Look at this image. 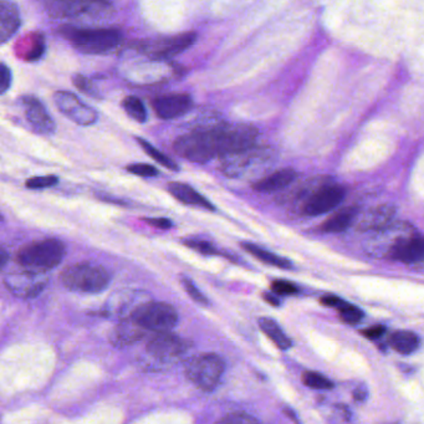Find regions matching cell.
I'll list each match as a JSON object with an SVG mask.
<instances>
[{
    "label": "cell",
    "instance_id": "6da1fadb",
    "mask_svg": "<svg viewBox=\"0 0 424 424\" xmlns=\"http://www.w3.org/2000/svg\"><path fill=\"white\" fill-rule=\"evenodd\" d=\"M257 132L249 125L218 126L210 130H198L176 139L174 151L187 161L205 163L214 157L235 153L255 146Z\"/></svg>",
    "mask_w": 424,
    "mask_h": 424
},
{
    "label": "cell",
    "instance_id": "7a4b0ae2",
    "mask_svg": "<svg viewBox=\"0 0 424 424\" xmlns=\"http://www.w3.org/2000/svg\"><path fill=\"white\" fill-rule=\"evenodd\" d=\"M59 33L85 54L106 53L117 48L122 40L120 31L116 29H83L66 25Z\"/></svg>",
    "mask_w": 424,
    "mask_h": 424
},
{
    "label": "cell",
    "instance_id": "3957f363",
    "mask_svg": "<svg viewBox=\"0 0 424 424\" xmlns=\"http://www.w3.org/2000/svg\"><path fill=\"white\" fill-rule=\"evenodd\" d=\"M65 257V245L58 239H45L25 245L17 257L24 269L46 273L60 265Z\"/></svg>",
    "mask_w": 424,
    "mask_h": 424
},
{
    "label": "cell",
    "instance_id": "277c9868",
    "mask_svg": "<svg viewBox=\"0 0 424 424\" xmlns=\"http://www.w3.org/2000/svg\"><path fill=\"white\" fill-rule=\"evenodd\" d=\"M61 282L66 289L76 293H100L108 287L110 274L101 265L74 264L62 270Z\"/></svg>",
    "mask_w": 424,
    "mask_h": 424
},
{
    "label": "cell",
    "instance_id": "5b68a950",
    "mask_svg": "<svg viewBox=\"0 0 424 424\" xmlns=\"http://www.w3.org/2000/svg\"><path fill=\"white\" fill-rule=\"evenodd\" d=\"M130 316L147 331L168 332L178 323V314L172 305L151 301L138 305Z\"/></svg>",
    "mask_w": 424,
    "mask_h": 424
},
{
    "label": "cell",
    "instance_id": "8992f818",
    "mask_svg": "<svg viewBox=\"0 0 424 424\" xmlns=\"http://www.w3.org/2000/svg\"><path fill=\"white\" fill-rule=\"evenodd\" d=\"M226 364L214 353H203L189 359L185 364V375L198 389L213 391L221 382Z\"/></svg>",
    "mask_w": 424,
    "mask_h": 424
},
{
    "label": "cell",
    "instance_id": "52a82bcc",
    "mask_svg": "<svg viewBox=\"0 0 424 424\" xmlns=\"http://www.w3.org/2000/svg\"><path fill=\"white\" fill-rule=\"evenodd\" d=\"M271 158L273 151L270 149L253 146L251 149L221 157V169L227 177L239 178L269 163Z\"/></svg>",
    "mask_w": 424,
    "mask_h": 424
},
{
    "label": "cell",
    "instance_id": "ba28073f",
    "mask_svg": "<svg viewBox=\"0 0 424 424\" xmlns=\"http://www.w3.org/2000/svg\"><path fill=\"white\" fill-rule=\"evenodd\" d=\"M45 273L25 269L24 271H12L4 278V284L10 293L22 299L35 298L48 284Z\"/></svg>",
    "mask_w": 424,
    "mask_h": 424
},
{
    "label": "cell",
    "instance_id": "9c48e42d",
    "mask_svg": "<svg viewBox=\"0 0 424 424\" xmlns=\"http://www.w3.org/2000/svg\"><path fill=\"white\" fill-rule=\"evenodd\" d=\"M197 35L194 33H185L180 35L162 37L155 40L139 42L138 49L152 59H171L189 48L196 42Z\"/></svg>",
    "mask_w": 424,
    "mask_h": 424
},
{
    "label": "cell",
    "instance_id": "30bf717a",
    "mask_svg": "<svg viewBox=\"0 0 424 424\" xmlns=\"http://www.w3.org/2000/svg\"><path fill=\"white\" fill-rule=\"evenodd\" d=\"M54 102L61 114L69 120L80 126L94 125L99 115L94 108L81 101L78 96L67 91H58L54 94Z\"/></svg>",
    "mask_w": 424,
    "mask_h": 424
},
{
    "label": "cell",
    "instance_id": "8fae6325",
    "mask_svg": "<svg viewBox=\"0 0 424 424\" xmlns=\"http://www.w3.org/2000/svg\"><path fill=\"white\" fill-rule=\"evenodd\" d=\"M345 198V189L334 182L325 185L317 191L312 197L303 205V210L306 215L326 214L336 208Z\"/></svg>",
    "mask_w": 424,
    "mask_h": 424
},
{
    "label": "cell",
    "instance_id": "7c38bea8",
    "mask_svg": "<svg viewBox=\"0 0 424 424\" xmlns=\"http://www.w3.org/2000/svg\"><path fill=\"white\" fill-rule=\"evenodd\" d=\"M187 342L178 336L168 332H160L155 334L150 342L147 344V353L152 357L161 361H169L174 357H178L180 355L187 350Z\"/></svg>",
    "mask_w": 424,
    "mask_h": 424
},
{
    "label": "cell",
    "instance_id": "4fadbf2b",
    "mask_svg": "<svg viewBox=\"0 0 424 424\" xmlns=\"http://www.w3.org/2000/svg\"><path fill=\"white\" fill-rule=\"evenodd\" d=\"M193 106L191 96L185 94L160 96L152 101V108L158 117L173 120L187 114Z\"/></svg>",
    "mask_w": 424,
    "mask_h": 424
},
{
    "label": "cell",
    "instance_id": "5bb4252c",
    "mask_svg": "<svg viewBox=\"0 0 424 424\" xmlns=\"http://www.w3.org/2000/svg\"><path fill=\"white\" fill-rule=\"evenodd\" d=\"M23 102L26 120L36 132L42 135H50L55 131V122L42 102L33 97H25Z\"/></svg>",
    "mask_w": 424,
    "mask_h": 424
},
{
    "label": "cell",
    "instance_id": "9a60e30c",
    "mask_svg": "<svg viewBox=\"0 0 424 424\" xmlns=\"http://www.w3.org/2000/svg\"><path fill=\"white\" fill-rule=\"evenodd\" d=\"M396 214V208L389 204L377 205L367 213L362 215V218L357 223V228L361 232H380L393 221Z\"/></svg>",
    "mask_w": 424,
    "mask_h": 424
},
{
    "label": "cell",
    "instance_id": "2e32d148",
    "mask_svg": "<svg viewBox=\"0 0 424 424\" xmlns=\"http://www.w3.org/2000/svg\"><path fill=\"white\" fill-rule=\"evenodd\" d=\"M389 257L402 263L413 264L424 259V238L416 234L407 237L394 246Z\"/></svg>",
    "mask_w": 424,
    "mask_h": 424
},
{
    "label": "cell",
    "instance_id": "e0dca14e",
    "mask_svg": "<svg viewBox=\"0 0 424 424\" xmlns=\"http://www.w3.org/2000/svg\"><path fill=\"white\" fill-rule=\"evenodd\" d=\"M168 191L180 203L196 205L207 210H215L214 204L196 191L193 187L182 182H172L168 185Z\"/></svg>",
    "mask_w": 424,
    "mask_h": 424
},
{
    "label": "cell",
    "instance_id": "ac0fdd59",
    "mask_svg": "<svg viewBox=\"0 0 424 424\" xmlns=\"http://www.w3.org/2000/svg\"><path fill=\"white\" fill-rule=\"evenodd\" d=\"M20 14L10 0L0 1V42H6L20 26Z\"/></svg>",
    "mask_w": 424,
    "mask_h": 424
},
{
    "label": "cell",
    "instance_id": "d6986e66",
    "mask_svg": "<svg viewBox=\"0 0 424 424\" xmlns=\"http://www.w3.org/2000/svg\"><path fill=\"white\" fill-rule=\"evenodd\" d=\"M146 331L131 316L127 317L115 328L111 341L115 346H127L142 339Z\"/></svg>",
    "mask_w": 424,
    "mask_h": 424
},
{
    "label": "cell",
    "instance_id": "ffe728a7",
    "mask_svg": "<svg viewBox=\"0 0 424 424\" xmlns=\"http://www.w3.org/2000/svg\"><path fill=\"white\" fill-rule=\"evenodd\" d=\"M295 178H296V172L294 169H290V168L280 169L278 172H274L270 176L264 177L262 180H257V183H254V185H253V188L257 192H262V193L281 191V189L287 188V185H291Z\"/></svg>",
    "mask_w": 424,
    "mask_h": 424
},
{
    "label": "cell",
    "instance_id": "44dd1931",
    "mask_svg": "<svg viewBox=\"0 0 424 424\" xmlns=\"http://www.w3.org/2000/svg\"><path fill=\"white\" fill-rule=\"evenodd\" d=\"M49 10L59 17H75L89 10L85 0H48Z\"/></svg>",
    "mask_w": 424,
    "mask_h": 424
},
{
    "label": "cell",
    "instance_id": "7402d4cb",
    "mask_svg": "<svg viewBox=\"0 0 424 424\" xmlns=\"http://www.w3.org/2000/svg\"><path fill=\"white\" fill-rule=\"evenodd\" d=\"M259 328L280 350H289L293 345L289 336L282 331L279 323L273 319H269V317L259 319Z\"/></svg>",
    "mask_w": 424,
    "mask_h": 424
},
{
    "label": "cell",
    "instance_id": "603a6c76",
    "mask_svg": "<svg viewBox=\"0 0 424 424\" xmlns=\"http://www.w3.org/2000/svg\"><path fill=\"white\" fill-rule=\"evenodd\" d=\"M243 249L251 253L253 257H257L260 262H263L265 264H269L276 268H280V269H291L293 268V264L291 262H289L285 257H279L271 251L264 249L262 246H259L257 244H253V243H243L241 244Z\"/></svg>",
    "mask_w": 424,
    "mask_h": 424
},
{
    "label": "cell",
    "instance_id": "cb8c5ba5",
    "mask_svg": "<svg viewBox=\"0 0 424 424\" xmlns=\"http://www.w3.org/2000/svg\"><path fill=\"white\" fill-rule=\"evenodd\" d=\"M389 345L400 355H411L418 350L421 340L411 331H397L389 337Z\"/></svg>",
    "mask_w": 424,
    "mask_h": 424
},
{
    "label": "cell",
    "instance_id": "d4e9b609",
    "mask_svg": "<svg viewBox=\"0 0 424 424\" xmlns=\"http://www.w3.org/2000/svg\"><path fill=\"white\" fill-rule=\"evenodd\" d=\"M356 217L355 208H344L331 215L328 221L323 224V229L328 233H341L351 226Z\"/></svg>",
    "mask_w": 424,
    "mask_h": 424
},
{
    "label": "cell",
    "instance_id": "484cf974",
    "mask_svg": "<svg viewBox=\"0 0 424 424\" xmlns=\"http://www.w3.org/2000/svg\"><path fill=\"white\" fill-rule=\"evenodd\" d=\"M137 141L139 146L144 149V152L150 155L151 158H153L155 162H158L160 164H162L163 167L168 168V169H171V171H176V172L180 171L178 164H177L169 155H164L161 151L157 150L155 146H152L150 142L144 141L142 138H137Z\"/></svg>",
    "mask_w": 424,
    "mask_h": 424
},
{
    "label": "cell",
    "instance_id": "4316f807",
    "mask_svg": "<svg viewBox=\"0 0 424 424\" xmlns=\"http://www.w3.org/2000/svg\"><path fill=\"white\" fill-rule=\"evenodd\" d=\"M122 108L126 114L132 117L133 120L144 124L147 120V110L144 108V102L136 96H128L122 102Z\"/></svg>",
    "mask_w": 424,
    "mask_h": 424
},
{
    "label": "cell",
    "instance_id": "83f0119b",
    "mask_svg": "<svg viewBox=\"0 0 424 424\" xmlns=\"http://www.w3.org/2000/svg\"><path fill=\"white\" fill-rule=\"evenodd\" d=\"M336 310L339 312L341 319L350 325L359 323L364 319V311L356 305L348 304L346 301H344Z\"/></svg>",
    "mask_w": 424,
    "mask_h": 424
},
{
    "label": "cell",
    "instance_id": "f1b7e54d",
    "mask_svg": "<svg viewBox=\"0 0 424 424\" xmlns=\"http://www.w3.org/2000/svg\"><path fill=\"white\" fill-rule=\"evenodd\" d=\"M303 382L312 389H334V383L328 377L323 376L317 372H306L303 376Z\"/></svg>",
    "mask_w": 424,
    "mask_h": 424
},
{
    "label": "cell",
    "instance_id": "f546056e",
    "mask_svg": "<svg viewBox=\"0 0 424 424\" xmlns=\"http://www.w3.org/2000/svg\"><path fill=\"white\" fill-rule=\"evenodd\" d=\"M188 248H191L194 251H197L202 255H218L219 251L215 248L214 245L203 239H187L183 240Z\"/></svg>",
    "mask_w": 424,
    "mask_h": 424
},
{
    "label": "cell",
    "instance_id": "4dcf8cb0",
    "mask_svg": "<svg viewBox=\"0 0 424 424\" xmlns=\"http://www.w3.org/2000/svg\"><path fill=\"white\" fill-rule=\"evenodd\" d=\"M180 281H182V285L185 287L187 294L191 296L192 300H194L198 304L207 305L210 303V300L207 299V296L196 287V284L189 278L183 276Z\"/></svg>",
    "mask_w": 424,
    "mask_h": 424
},
{
    "label": "cell",
    "instance_id": "1f68e13d",
    "mask_svg": "<svg viewBox=\"0 0 424 424\" xmlns=\"http://www.w3.org/2000/svg\"><path fill=\"white\" fill-rule=\"evenodd\" d=\"M58 182L59 180L56 176H39V177H33L31 180H26L25 185L29 189H44V188L53 187Z\"/></svg>",
    "mask_w": 424,
    "mask_h": 424
},
{
    "label": "cell",
    "instance_id": "d6a6232c",
    "mask_svg": "<svg viewBox=\"0 0 424 424\" xmlns=\"http://www.w3.org/2000/svg\"><path fill=\"white\" fill-rule=\"evenodd\" d=\"M127 171L139 177H155L160 173L155 166H151L147 163H133V164L127 166Z\"/></svg>",
    "mask_w": 424,
    "mask_h": 424
},
{
    "label": "cell",
    "instance_id": "836d02e7",
    "mask_svg": "<svg viewBox=\"0 0 424 424\" xmlns=\"http://www.w3.org/2000/svg\"><path fill=\"white\" fill-rule=\"evenodd\" d=\"M271 290L278 295H294L299 293V287L287 280H275L271 284Z\"/></svg>",
    "mask_w": 424,
    "mask_h": 424
},
{
    "label": "cell",
    "instance_id": "e575fe53",
    "mask_svg": "<svg viewBox=\"0 0 424 424\" xmlns=\"http://www.w3.org/2000/svg\"><path fill=\"white\" fill-rule=\"evenodd\" d=\"M45 51V42L42 35L36 36L35 40L33 42V46L28 51V55L25 56V59L28 61H35L42 58V54Z\"/></svg>",
    "mask_w": 424,
    "mask_h": 424
},
{
    "label": "cell",
    "instance_id": "d590c367",
    "mask_svg": "<svg viewBox=\"0 0 424 424\" xmlns=\"http://www.w3.org/2000/svg\"><path fill=\"white\" fill-rule=\"evenodd\" d=\"M221 423H257V419L244 412L232 413L224 418L219 419Z\"/></svg>",
    "mask_w": 424,
    "mask_h": 424
},
{
    "label": "cell",
    "instance_id": "8d00e7d4",
    "mask_svg": "<svg viewBox=\"0 0 424 424\" xmlns=\"http://www.w3.org/2000/svg\"><path fill=\"white\" fill-rule=\"evenodd\" d=\"M12 85V71L6 67V64L0 66V92L6 94Z\"/></svg>",
    "mask_w": 424,
    "mask_h": 424
},
{
    "label": "cell",
    "instance_id": "74e56055",
    "mask_svg": "<svg viewBox=\"0 0 424 424\" xmlns=\"http://www.w3.org/2000/svg\"><path fill=\"white\" fill-rule=\"evenodd\" d=\"M74 84L76 85V87H78L80 90L84 91L85 94L91 96H97L96 95V90L94 89L92 84H91L87 78H84V76H80V75L76 76V78H74Z\"/></svg>",
    "mask_w": 424,
    "mask_h": 424
},
{
    "label": "cell",
    "instance_id": "f35d334b",
    "mask_svg": "<svg viewBox=\"0 0 424 424\" xmlns=\"http://www.w3.org/2000/svg\"><path fill=\"white\" fill-rule=\"evenodd\" d=\"M144 221L149 223L152 227L158 228V229H162V230L171 229L172 224H173L172 221L168 219V218H146Z\"/></svg>",
    "mask_w": 424,
    "mask_h": 424
},
{
    "label": "cell",
    "instance_id": "ab89813d",
    "mask_svg": "<svg viewBox=\"0 0 424 424\" xmlns=\"http://www.w3.org/2000/svg\"><path fill=\"white\" fill-rule=\"evenodd\" d=\"M384 331H386V329L383 326H373V328L364 330L362 334H364V337H367V339L376 340V339H380L384 334Z\"/></svg>",
    "mask_w": 424,
    "mask_h": 424
},
{
    "label": "cell",
    "instance_id": "60d3db41",
    "mask_svg": "<svg viewBox=\"0 0 424 424\" xmlns=\"http://www.w3.org/2000/svg\"><path fill=\"white\" fill-rule=\"evenodd\" d=\"M344 301L345 300L341 299L336 295H326V296L321 298V304L328 306V307H334V309H337Z\"/></svg>",
    "mask_w": 424,
    "mask_h": 424
},
{
    "label": "cell",
    "instance_id": "b9f144b4",
    "mask_svg": "<svg viewBox=\"0 0 424 424\" xmlns=\"http://www.w3.org/2000/svg\"><path fill=\"white\" fill-rule=\"evenodd\" d=\"M263 298L266 303H269L273 306H279L280 305V300L278 298V294L264 293Z\"/></svg>",
    "mask_w": 424,
    "mask_h": 424
},
{
    "label": "cell",
    "instance_id": "7bdbcfd3",
    "mask_svg": "<svg viewBox=\"0 0 424 424\" xmlns=\"http://www.w3.org/2000/svg\"><path fill=\"white\" fill-rule=\"evenodd\" d=\"M353 397L357 400H366V397H367V391H366L364 386H362V387H359V389L353 392Z\"/></svg>",
    "mask_w": 424,
    "mask_h": 424
},
{
    "label": "cell",
    "instance_id": "ee69618b",
    "mask_svg": "<svg viewBox=\"0 0 424 424\" xmlns=\"http://www.w3.org/2000/svg\"><path fill=\"white\" fill-rule=\"evenodd\" d=\"M0 257H1V262H0V264H1V266L4 268L6 264V259H8V253H6V249L1 251V255H0Z\"/></svg>",
    "mask_w": 424,
    "mask_h": 424
},
{
    "label": "cell",
    "instance_id": "f6af8a7d",
    "mask_svg": "<svg viewBox=\"0 0 424 424\" xmlns=\"http://www.w3.org/2000/svg\"><path fill=\"white\" fill-rule=\"evenodd\" d=\"M95 1H100V0H95Z\"/></svg>",
    "mask_w": 424,
    "mask_h": 424
}]
</instances>
